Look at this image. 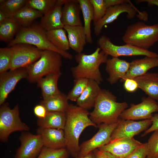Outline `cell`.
Here are the masks:
<instances>
[{"label":"cell","instance_id":"obj_1","mask_svg":"<svg viewBox=\"0 0 158 158\" xmlns=\"http://www.w3.org/2000/svg\"><path fill=\"white\" fill-rule=\"evenodd\" d=\"M66 113V121L63 130L66 140V148L70 155L75 158L79 153V139L83 131L88 127L97 126L90 118L88 110L77 105L69 104Z\"/></svg>","mask_w":158,"mask_h":158},{"label":"cell","instance_id":"obj_2","mask_svg":"<svg viewBox=\"0 0 158 158\" xmlns=\"http://www.w3.org/2000/svg\"><path fill=\"white\" fill-rule=\"evenodd\" d=\"M128 106L126 102H117L116 97L109 91L102 89L89 117L97 126L102 123H115Z\"/></svg>","mask_w":158,"mask_h":158},{"label":"cell","instance_id":"obj_3","mask_svg":"<svg viewBox=\"0 0 158 158\" xmlns=\"http://www.w3.org/2000/svg\"><path fill=\"white\" fill-rule=\"evenodd\" d=\"M108 56L98 46L91 54L77 53L75 56L77 65L71 69L73 77L75 79L84 78L92 80L100 84L103 79L99 66L102 64L106 63Z\"/></svg>","mask_w":158,"mask_h":158},{"label":"cell","instance_id":"obj_4","mask_svg":"<svg viewBox=\"0 0 158 158\" xmlns=\"http://www.w3.org/2000/svg\"><path fill=\"white\" fill-rule=\"evenodd\" d=\"M46 31L40 25H32L27 27H21L13 39L8 43V47L20 43L28 44L39 49L52 51L60 54L62 57L71 60L72 54L67 51L60 50L54 46L48 39Z\"/></svg>","mask_w":158,"mask_h":158},{"label":"cell","instance_id":"obj_5","mask_svg":"<svg viewBox=\"0 0 158 158\" xmlns=\"http://www.w3.org/2000/svg\"><path fill=\"white\" fill-rule=\"evenodd\" d=\"M126 44L148 50L158 42V24L138 22L129 25L122 37Z\"/></svg>","mask_w":158,"mask_h":158},{"label":"cell","instance_id":"obj_6","mask_svg":"<svg viewBox=\"0 0 158 158\" xmlns=\"http://www.w3.org/2000/svg\"><path fill=\"white\" fill-rule=\"evenodd\" d=\"M62 57L54 51H42L40 58L26 68L28 74L26 79L30 83H36L46 76L61 73Z\"/></svg>","mask_w":158,"mask_h":158},{"label":"cell","instance_id":"obj_7","mask_svg":"<svg viewBox=\"0 0 158 158\" xmlns=\"http://www.w3.org/2000/svg\"><path fill=\"white\" fill-rule=\"evenodd\" d=\"M0 108V140L6 142L10 135L17 131H28L30 128L20 119L19 107L10 108L8 103L5 102Z\"/></svg>","mask_w":158,"mask_h":158},{"label":"cell","instance_id":"obj_8","mask_svg":"<svg viewBox=\"0 0 158 158\" xmlns=\"http://www.w3.org/2000/svg\"><path fill=\"white\" fill-rule=\"evenodd\" d=\"M97 44L98 46L105 54L112 57L141 55L153 58L158 57V54L155 52L129 44L116 45L111 42L109 37L104 35L98 39Z\"/></svg>","mask_w":158,"mask_h":158},{"label":"cell","instance_id":"obj_9","mask_svg":"<svg viewBox=\"0 0 158 158\" xmlns=\"http://www.w3.org/2000/svg\"><path fill=\"white\" fill-rule=\"evenodd\" d=\"M13 57L10 70L26 68L37 60L42 51L30 44L20 43L12 46Z\"/></svg>","mask_w":158,"mask_h":158},{"label":"cell","instance_id":"obj_10","mask_svg":"<svg viewBox=\"0 0 158 158\" xmlns=\"http://www.w3.org/2000/svg\"><path fill=\"white\" fill-rule=\"evenodd\" d=\"M118 122V121L112 123H102L98 126V132L91 138L80 145L77 157L85 155L108 143L111 140V135Z\"/></svg>","mask_w":158,"mask_h":158},{"label":"cell","instance_id":"obj_11","mask_svg":"<svg viewBox=\"0 0 158 158\" xmlns=\"http://www.w3.org/2000/svg\"><path fill=\"white\" fill-rule=\"evenodd\" d=\"M158 104L156 100L148 97L143 99L140 103L131 104L120 114L119 118L132 120L151 119L153 113L158 111Z\"/></svg>","mask_w":158,"mask_h":158},{"label":"cell","instance_id":"obj_12","mask_svg":"<svg viewBox=\"0 0 158 158\" xmlns=\"http://www.w3.org/2000/svg\"><path fill=\"white\" fill-rule=\"evenodd\" d=\"M152 124L151 119L135 121L119 118L117 125L111 135V140L133 138L135 136L146 130Z\"/></svg>","mask_w":158,"mask_h":158},{"label":"cell","instance_id":"obj_13","mask_svg":"<svg viewBox=\"0 0 158 158\" xmlns=\"http://www.w3.org/2000/svg\"><path fill=\"white\" fill-rule=\"evenodd\" d=\"M21 145L14 158H36L44 147L41 136L23 132L19 138Z\"/></svg>","mask_w":158,"mask_h":158},{"label":"cell","instance_id":"obj_14","mask_svg":"<svg viewBox=\"0 0 158 158\" xmlns=\"http://www.w3.org/2000/svg\"><path fill=\"white\" fill-rule=\"evenodd\" d=\"M138 11L130 1L127 3L107 8L105 14L102 18L94 24L95 35L96 36L99 35L104 26L112 23L121 13H127V18L131 19L135 17L138 12L140 13Z\"/></svg>","mask_w":158,"mask_h":158},{"label":"cell","instance_id":"obj_15","mask_svg":"<svg viewBox=\"0 0 158 158\" xmlns=\"http://www.w3.org/2000/svg\"><path fill=\"white\" fill-rule=\"evenodd\" d=\"M26 68L10 70L0 73V105L4 104L9 94L21 80L26 79Z\"/></svg>","mask_w":158,"mask_h":158},{"label":"cell","instance_id":"obj_16","mask_svg":"<svg viewBox=\"0 0 158 158\" xmlns=\"http://www.w3.org/2000/svg\"><path fill=\"white\" fill-rule=\"evenodd\" d=\"M143 143L131 138H122L111 140L98 149L108 152L117 158H125Z\"/></svg>","mask_w":158,"mask_h":158},{"label":"cell","instance_id":"obj_17","mask_svg":"<svg viewBox=\"0 0 158 158\" xmlns=\"http://www.w3.org/2000/svg\"><path fill=\"white\" fill-rule=\"evenodd\" d=\"M37 134L42 138L44 147L54 149L66 148V140L63 129L39 127Z\"/></svg>","mask_w":158,"mask_h":158},{"label":"cell","instance_id":"obj_18","mask_svg":"<svg viewBox=\"0 0 158 158\" xmlns=\"http://www.w3.org/2000/svg\"><path fill=\"white\" fill-rule=\"evenodd\" d=\"M67 0H57L56 4L41 18L40 26L46 31L63 28L61 21L62 6Z\"/></svg>","mask_w":158,"mask_h":158},{"label":"cell","instance_id":"obj_19","mask_svg":"<svg viewBox=\"0 0 158 158\" xmlns=\"http://www.w3.org/2000/svg\"><path fill=\"white\" fill-rule=\"evenodd\" d=\"M158 67L157 58L145 56L140 59H136L130 62L129 69L125 76L120 79L124 82L128 79H133L142 75L150 69Z\"/></svg>","mask_w":158,"mask_h":158},{"label":"cell","instance_id":"obj_20","mask_svg":"<svg viewBox=\"0 0 158 158\" xmlns=\"http://www.w3.org/2000/svg\"><path fill=\"white\" fill-rule=\"evenodd\" d=\"M106 63L105 70L109 75L107 81L111 85L125 76L130 65V63L118 57L108 59Z\"/></svg>","mask_w":158,"mask_h":158},{"label":"cell","instance_id":"obj_21","mask_svg":"<svg viewBox=\"0 0 158 158\" xmlns=\"http://www.w3.org/2000/svg\"><path fill=\"white\" fill-rule=\"evenodd\" d=\"M81 11L78 0H67L61 10V21L64 26L82 25Z\"/></svg>","mask_w":158,"mask_h":158},{"label":"cell","instance_id":"obj_22","mask_svg":"<svg viewBox=\"0 0 158 158\" xmlns=\"http://www.w3.org/2000/svg\"><path fill=\"white\" fill-rule=\"evenodd\" d=\"M63 28L68 35L70 48L77 53L82 52L87 42L84 26L65 25Z\"/></svg>","mask_w":158,"mask_h":158},{"label":"cell","instance_id":"obj_23","mask_svg":"<svg viewBox=\"0 0 158 158\" xmlns=\"http://www.w3.org/2000/svg\"><path fill=\"white\" fill-rule=\"evenodd\" d=\"M99 85L94 80H89L87 86L76 101L77 105L87 110L94 107L102 90Z\"/></svg>","mask_w":158,"mask_h":158},{"label":"cell","instance_id":"obj_24","mask_svg":"<svg viewBox=\"0 0 158 158\" xmlns=\"http://www.w3.org/2000/svg\"><path fill=\"white\" fill-rule=\"evenodd\" d=\"M138 88L143 91L149 97L158 101V73H147L134 79Z\"/></svg>","mask_w":158,"mask_h":158},{"label":"cell","instance_id":"obj_25","mask_svg":"<svg viewBox=\"0 0 158 158\" xmlns=\"http://www.w3.org/2000/svg\"><path fill=\"white\" fill-rule=\"evenodd\" d=\"M61 74V73L51 74L37 81V85L41 89L43 99L56 96L61 92L58 85V80Z\"/></svg>","mask_w":158,"mask_h":158},{"label":"cell","instance_id":"obj_26","mask_svg":"<svg viewBox=\"0 0 158 158\" xmlns=\"http://www.w3.org/2000/svg\"><path fill=\"white\" fill-rule=\"evenodd\" d=\"M66 119V112H47L43 118H38L39 127L63 130Z\"/></svg>","mask_w":158,"mask_h":158},{"label":"cell","instance_id":"obj_27","mask_svg":"<svg viewBox=\"0 0 158 158\" xmlns=\"http://www.w3.org/2000/svg\"><path fill=\"white\" fill-rule=\"evenodd\" d=\"M67 95L61 92L56 96L43 99L40 104L43 105L47 112H66L69 104Z\"/></svg>","mask_w":158,"mask_h":158},{"label":"cell","instance_id":"obj_28","mask_svg":"<svg viewBox=\"0 0 158 158\" xmlns=\"http://www.w3.org/2000/svg\"><path fill=\"white\" fill-rule=\"evenodd\" d=\"M83 18L85 32L87 43L92 44L93 40L92 37L91 23L93 21L94 15L93 7L89 0H78Z\"/></svg>","mask_w":158,"mask_h":158},{"label":"cell","instance_id":"obj_29","mask_svg":"<svg viewBox=\"0 0 158 158\" xmlns=\"http://www.w3.org/2000/svg\"><path fill=\"white\" fill-rule=\"evenodd\" d=\"M43 15L40 11L25 5L14 15L13 18L21 27L31 25L33 21L42 18Z\"/></svg>","mask_w":158,"mask_h":158},{"label":"cell","instance_id":"obj_30","mask_svg":"<svg viewBox=\"0 0 158 158\" xmlns=\"http://www.w3.org/2000/svg\"><path fill=\"white\" fill-rule=\"evenodd\" d=\"M66 32L63 28L46 31L47 37L51 42L59 49L67 51L70 49Z\"/></svg>","mask_w":158,"mask_h":158},{"label":"cell","instance_id":"obj_31","mask_svg":"<svg viewBox=\"0 0 158 158\" xmlns=\"http://www.w3.org/2000/svg\"><path fill=\"white\" fill-rule=\"evenodd\" d=\"M21 26L13 17L8 18L0 24V40L9 43L14 38Z\"/></svg>","mask_w":158,"mask_h":158},{"label":"cell","instance_id":"obj_32","mask_svg":"<svg viewBox=\"0 0 158 158\" xmlns=\"http://www.w3.org/2000/svg\"><path fill=\"white\" fill-rule=\"evenodd\" d=\"M27 0H0V10L8 18L13 17L14 15L25 6Z\"/></svg>","mask_w":158,"mask_h":158},{"label":"cell","instance_id":"obj_33","mask_svg":"<svg viewBox=\"0 0 158 158\" xmlns=\"http://www.w3.org/2000/svg\"><path fill=\"white\" fill-rule=\"evenodd\" d=\"M13 57L11 47L0 48V73L10 70Z\"/></svg>","mask_w":158,"mask_h":158},{"label":"cell","instance_id":"obj_34","mask_svg":"<svg viewBox=\"0 0 158 158\" xmlns=\"http://www.w3.org/2000/svg\"><path fill=\"white\" fill-rule=\"evenodd\" d=\"M88 81L89 80L84 78L75 79L73 87L67 95L68 100L76 102L85 89Z\"/></svg>","mask_w":158,"mask_h":158},{"label":"cell","instance_id":"obj_35","mask_svg":"<svg viewBox=\"0 0 158 158\" xmlns=\"http://www.w3.org/2000/svg\"><path fill=\"white\" fill-rule=\"evenodd\" d=\"M57 0H27L25 5L44 15L56 3Z\"/></svg>","mask_w":158,"mask_h":158},{"label":"cell","instance_id":"obj_36","mask_svg":"<svg viewBox=\"0 0 158 158\" xmlns=\"http://www.w3.org/2000/svg\"><path fill=\"white\" fill-rule=\"evenodd\" d=\"M70 155L66 148L54 149L44 146L36 158H68Z\"/></svg>","mask_w":158,"mask_h":158},{"label":"cell","instance_id":"obj_37","mask_svg":"<svg viewBox=\"0 0 158 158\" xmlns=\"http://www.w3.org/2000/svg\"><path fill=\"white\" fill-rule=\"evenodd\" d=\"M92 4L94 12L93 23L101 19L105 14L107 8L104 0H89Z\"/></svg>","mask_w":158,"mask_h":158},{"label":"cell","instance_id":"obj_38","mask_svg":"<svg viewBox=\"0 0 158 158\" xmlns=\"http://www.w3.org/2000/svg\"><path fill=\"white\" fill-rule=\"evenodd\" d=\"M147 158H158V130L154 131L147 142Z\"/></svg>","mask_w":158,"mask_h":158},{"label":"cell","instance_id":"obj_39","mask_svg":"<svg viewBox=\"0 0 158 158\" xmlns=\"http://www.w3.org/2000/svg\"><path fill=\"white\" fill-rule=\"evenodd\" d=\"M147 150V142L143 143L125 158H146Z\"/></svg>","mask_w":158,"mask_h":158},{"label":"cell","instance_id":"obj_40","mask_svg":"<svg viewBox=\"0 0 158 158\" xmlns=\"http://www.w3.org/2000/svg\"><path fill=\"white\" fill-rule=\"evenodd\" d=\"M123 82L124 88L128 92H134L138 88V83L134 79H128Z\"/></svg>","mask_w":158,"mask_h":158},{"label":"cell","instance_id":"obj_41","mask_svg":"<svg viewBox=\"0 0 158 158\" xmlns=\"http://www.w3.org/2000/svg\"><path fill=\"white\" fill-rule=\"evenodd\" d=\"M151 119L152 121V125L144 132L142 135V137L152 132L158 130V114L153 115Z\"/></svg>","mask_w":158,"mask_h":158},{"label":"cell","instance_id":"obj_42","mask_svg":"<svg viewBox=\"0 0 158 158\" xmlns=\"http://www.w3.org/2000/svg\"><path fill=\"white\" fill-rule=\"evenodd\" d=\"M33 111L35 115L39 118H44L47 112L45 108L40 104L36 105Z\"/></svg>","mask_w":158,"mask_h":158},{"label":"cell","instance_id":"obj_43","mask_svg":"<svg viewBox=\"0 0 158 158\" xmlns=\"http://www.w3.org/2000/svg\"><path fill=\"white\" fill-rule=\"evenodd\" d=\"M93 151L96 158H117L108 152L102 151L98 149Z\"/></svg>","mask_w":158,"mask_h":158},{"label":"cell","instance_id":"obj_44","mask_svg":"<svg viewBox=\"0 0 158 158\" xmlns=\"http://www.w3.org/2000/svg\"><path fill=\"white\" fill-rule=\"evenodd\" d=\"M129 1L127 0H104L107 8L111 7L128 2Z\"/></svg>","mask_w":158,"mask_h":158},{"label":"cell","instance_id":"obj_45","mask_svg":"<svg viewBox=\"0 0 158 158\" xmlns=\"http://www.w3.org/2000/svg\"><path fill=\"white\" fill-rule=\"evenodd\" d=\"M137 2H145L150 5H154L158 6V0H140Z\"/></svg>","mask_w":158,"mask_h":158},{"label":"cell","instance_id":"obj_46","mask_svg":"<svg viewBox=\"0 0 158 158\" xmlns=\"http://www.w3.org/2000/svg\"><path fill=\"white\" fill-rule=\"evenodd\" d=\"M8 18L2 11L0 10V24L5 21Z\"/></svg>","mask_w":158,"mask_h":158},{"label":"cell","instance_id":"obj_47","mask_svg":"<svg viewBox=\"0 0 158 158\" xmlns=\"http://www.w3.org/2000/svg\"><path fill=\"white\" fill-rule=\"evenodd\" d=\"M75 158H96V157L94 151H92L84 156L77 157Z\"/></svg>","mask_w":158,"mask_h":158},{"label":"cell","instance_id":"obj_48","mask_svg":"<svg viewBox=\"0 0 158 158\" xmlns=\"http://www.w3.org/2000/svg\"><path fill=\"white\" fill-rule=\"evenodd\" d=\"M157 59H158V57H157Z\"/></svg>","mask_w":158,"mask_h":158},{"label":"cell","instance_id":"obj_49","mask_svg":"<svg viewBox=\"0 0 158 158\" xmlns=\"http://www.w3.org/2000/svg\"></svg>","mask_w":158,"mask_h":158},{"label":"cell","instance_id":"obj_50","mask_svg":"<svg viewBox=\"0 0 158 158\" xmlns=\"http://www.w3.org/2000/svg\"><path fill=\"white\" fill-rule=\"evenodd\" d=\"M146 158H147L146 157Z\"/></svg>","mask_w":158,"mask_h":158}]
</instances>
